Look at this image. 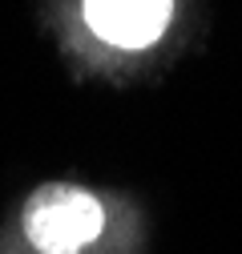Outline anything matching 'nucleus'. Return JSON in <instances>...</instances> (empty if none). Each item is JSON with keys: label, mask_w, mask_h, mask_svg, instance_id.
<instances>
[{"label": "nucleus", "mask_w": 242, "mask_h": 254, "mask_svg": "<svg viewBox=\"0 0 242 254\" xmlns=\"http://www.w3.org/2000/svg\"><path fill=\"white\" fill-rule=\"evenodd\" d=\"M105 226L101 202L77 186H49L33 198L24 214V234L37 254H81L97 242Z\"/></svg>", "instance_id": "1"}, {"label": "nucleus", "mask_w": 242, "mask_h": 254, "mask_svg": "<svg viewBox=\"0 0 242 254\" xmlns=\"http://www.w3.org/2000/svg\"><path fill=\"white\" fill-rule=\"evenodd\" d=\"M174 16V0H85L89 28L113 49H149Z\"/></svg>", "instance_id": "2"}]
</instances>
